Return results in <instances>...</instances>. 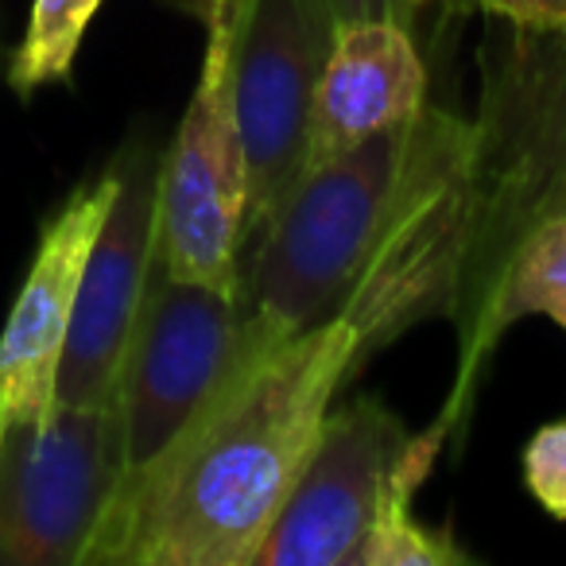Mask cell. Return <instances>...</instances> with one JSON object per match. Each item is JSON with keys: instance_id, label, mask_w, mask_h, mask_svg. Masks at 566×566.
Masks as SVG:
<instances>
[{"instance_id": "1", "label": "cell", "mask_w": 566, "mask_h": 566, "mask_svg": "<svg viewBox=\"0 0 566 566\" xmlns=\"http://www.w3.org/2000/svg\"><path fill=\"white\" fill-rule=\"evenodd\" d=\"M373 349L349 315L272 349L241 346L179 439L125 473L82 566H252L326 416Z\"/></svg>"}, {"instance_id": "2", "label": "cell", "mask_w": 566, "mask_h": 566, "mask_svg": "<svg viewBox=\"0 0 566 566\" xmlns=\"http://www.w3.org/2000/svg\"><path fill=\"white\" fill-rule=\"evenodd\" d=\"M419 117L303 171L241 268L244 349H272L338 315L411 187Z\"/></svg>"}, {"instance_id": "3", "label": "cell", "mask_w": 566, "mask_h": 566, "mask_svg": "<svg viewBox=\"0 0 566 566\" xmlns=\"http://www.w3.org/2000/svg\"><path fill=\"white\" fill-rule=\"evenodd\" d=\"M244 0H218L206 20L195 94L159 159V268L175 280L241 287L249 167L233 109V48Z\"/></svg>"}, {"instance_id": "4", "label": "cell", "mask_w": 566, "mask_h": 566, "mask_svg": "<svg viewBox=\"0 0 566 566\" xmlns=\"http://www.w3.org/2000/svg\"><path fill=\"white\" fill-rule=\"evenodd\" d=\"M447 427L411 434L380 400L326 416L315 450L268 524L252 566H357L373 524L431 473Z\"/></svg>"}, {"instance_id": "5", "label": "cell", "mask_w": 566, "mask_h": 566, "mask_svg": "<svg viewBox=\"0 0 566 566\" xmlns=\"http://www.w3.org/2000/svg\"><path fill=\"white\" fill-rule=\"evenodd\" d=\"M128 473L120 396L0 439V566H82Z\"/></svg>"}, {"instance_id": "6", "label": "cell", "mask_w": 566, "mask_h": 566, "mask_svg": "<svg viewBox=\"0 0 566 566\" xmlns=\"http://www.w3.org/2000/svg\"><path fill=\"white\" fill-rule=\"evenodd\" d=\"M334 24L318 0H244L233 48V109L249 167L252 244L307 171L315 94Z\"/></svg>"}, {"instance_id": "7", "label": "cell", "mask_w": 566, "mask_h": 566, "mask_svg": "<svg viewBox=\"0 0 566 566\" xmlns=\"http://www.w3.org/2000/svg\"><path fill=\"white\" fill-rule=\"evenodd\" d=\"M241 349V300L156 264L120 369L128 473L159 458Z\"/></svg>"}, {"instance_id": "8", "label": "cell", "mask_w": 566, "mask_h": 566, "mask_svg": "<svg viewBox=\"0 0 566 566\" xmlns=\"http://www.w3.org/2000/svg\"><path fill=\"white\" fill-rule=\"evenodd\" d=\"M159 159L148 148H128L113 164L117 195L82 268L55 380V403L63 408H90L120 396L128 342L159 264Z\"/></svg>"}, {"instance_id": "9", "label": "cell", "mask_w": 566, "mask_h": 566, "mask_svg": "<svg viewBox=\"0 0 566 566\" xmlns=\"http://www.w3.org/2000/svg\"><path fill=\"white\" fill-rule=\"evenodd\" d=\"M117 195V167L78 187L43 226L20 295L0 331V439L55 411V380L71 334L82 268Z\"/></svg>"}, {"instance_id": "10", "label": "cell", "mask_w": 566, "mask_h": 566, "mask_svg": "<svg viewBox=\"0 0 566 566\" xmlns=\"http://www.w3.org/2000/svg\"><path fill=\"white\" fill-rule=\"evenodd\" d=\"M427 109V66L408 20H349L334 28L315 94L307 167L416 120Z\"/></svg>"}, {"instance_id": "11", "label": "cell", "mask_w": 566, "mask_h": 566, "mask_svg": "<svg viewBox=\"0 0 566 566\" xmlns=\"http://www.w3.org/2000/svg\"><path fill=\"white\" fill-rule=\"evenodd\" d=\"M551 318L566 334V202L535 218L509 249L485 303L462 334V388L496 338L520 318Z\"/></svg>"}, {"instance_id": "12", "label": "cell", "mask_w": 566, "mask_h": 566, "mask_svg": "<svg viewBox=\"0 0 566 566\" xmlns=\"http://www.w3.org/2000/svg\"><path fill=\"white\" fill-rule=\"evenodd\" d=\"M97 9L102 0H32L24 40L9 63V86L20 97H32L35 90L71 78L82 35Z\"/></svg>"}, {"instance_id": "13", "label": "cell", "mask_w": 566, "mask_h": 566, "mask_svg": "<svg viewBox=\"0 0 566 566\" xmlns=\"http://www.w3.org/2000/svg\"><path fill=\"white\" fill-rule=\"evenodd\" d=\"M465 563V551L447 532H431L411 512V496H400L373 524L361 543L357 566H450Z\"/></svg>"}, {"instance_id": "14", "label": "cell", "mask_w": 566, "mask_h": 566, "mask_svg": "<svg viewBox=\"0 0 566 566\" xmlns=\"http://www.w3.org/2000/svg\"><path fill=\"white\" fill-rule=\"evenodd\" d=\"M524 485L543 512L566 520V419L539 427L524 447Z\"/></svg>"}, {"instance_id": "15", "label": "cell", "mask_w": 566, "mask_h": 566, "mask_svg": "<svg viewBox=\"0 0 566 566\" xmlns=\"http://www.w3.org/2000/svg\"><path fill=\"white\" fill-rule=\"evenodd\" d=\"M489 17L509 20L532 35H566V0H478Z\"/></svg>"}, {"instance_id": "16", "label": "cell", "mask_w": 566, "mask_h": 566, "mask_svg": "<svg viewBox=\"0 0 566 566\" xmlns=\"http://www.w3.org/2000/svg\"><path fill=\"white\" fill-rule=\"evenodd\" d=\"M334 28L349 20H408V0H318Z\"/></svg>"}, {"instance_id": "17", "label": "cell", "mask_w": 566, "mask_h": 566, "mask_svg": "<svg viewBox=\"0 0 566 566\" xmlns=\"http://www.w3.org/2000/svg\"><path fill=\"white\" fill-rule=\"evenodd\" d=\"M164 4H167V9H175V12H182V17L198 20V24H206L218 0H164Z\"/></svg>"}, {"instance_id": "18", "label": "cell", "mask_w": 566, "mask_h": 566, "mask_svg": "<svg viewBox=\"0 0 566 566\" xmlns=\"http://www.w3.org/2000/svg\"><path fill=\"white\" fill-rule=\"evenodd\" d=\"M408 4H411V9H419V4H431V0H408Z\"/></svg>"}]
</instances>
